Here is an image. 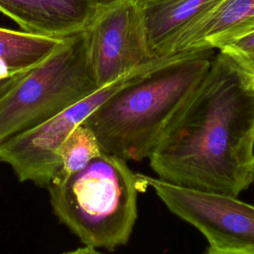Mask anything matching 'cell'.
<instances>
[{
	"label": "cell",
	"mask_w": 254,
	"mask_h": 254,
	"mask_svg": "<svg viewBox=\"0 0 254 254\" xmlns=\"http://www.w3.org/2000/svg\"><path fill=\"white\" fill-rule=\"evenodd\" d=\"M97 10L93 0H0V12L24 32L51 38L83 30Z\"/></svg>",
	"instance_id": "cell-8"
},
{
	"label": "cell",
	"mask_w": 254,
	"mask_h": 254,
	"mask_svg": "<svg viewBox=\"0 0 254 254\" xmlns=\"http://www.w3.org/2000/svg\"><path fill=\"white\" fill-rule=\"evenodd\" d=\"M205 254H253V253L244 252V251H235V250H220V249H214L209 247L208 251Z\"/></svg>",
	"instance_id": "cell-16"
},
{
	"label": "cell",
	"mask_w": 254,
	"mask_h": 254,
	"mask_svg": "<svg viewBox=\"0 0 254 254\" xmlns=\"http://www.w3.org/2000/svg\"><path fill=\"white\" fill-rule=\"evenodd\" d=\"M28 71L19 72V73L13 74L11 76H8V77L0 79V100L25 76V74Z\"/></svg>",
	"instance_id": "cell-14"
},
{
	"label": "cell",
	"mask_w": 254,
	"mask_h": 254,
	"mask_svg": "<svg viewBox=\"0 0 254 254\" xmlns=\"http://www.w3.org/2000/svg\"><path fill=\"white\" fill-rule=\"evenodd\" d=\"M254 30V0H219L175 42L171 55L214 50Z\"/></svg>",
	"instance_id": "cell-9"
},
{
	"label": "cell",
	"mask_w": 254,
	"mask_h": 254,
	"mask_svg": "<svg viewBox=\"0 0 254 254\" xmlns=\"http://www.w3.org/2000/svg\"><path fill=\"white\" fill-rule=\"evenodd\" d=\"M175 57L158 58L142 64L39 125L1 142L0 162L9 165L20 182L48 187L61 167L60 150L68 135L121 87Z\"/></svg>",
	"instance_id": "cell-5"
},
{
	"label": "cell",
	"mask_w": 254,
	"mask_h": 254,
	"mask_svg": "<svg viewBox=\"0 0 254 254\" xmlns=\"http://www.w3.org/2000/svg\"><path fill=\"white\" fill-rule=\"evenodd\" d=\"M171 212L197 228L211 248L254 254V205L236 196L185 188L137 174Z\"/></svg>",
	"instance_id": "cell-6"
},
{
	"label": "cell",
	"mask_w": 254,
	"mask_h": 254,
	"mask_svg": "<svg viewBox=\"0 0 254 254\" xmlns=\"http://www.w3.org/2000/svg\"><path fill=\"white\" fill-rule=\"evenodd\" d=\"M98 88L83 29L67 36L0 100V143L39 125Z\"/></svg>",
	"instance_id": "cell-4"
},
{
	"label": "cell",
	"mask_w": 254,
	"mask_h": 254,
	"mask_svg": "<svg viewBox=\"0 0 254 254\" xmlns=\"http://www.w3.org/2000/svg\"><path fill=\"white\" fill-rule=\"evenodd\" d=\"M213 50L178 54L121 87L82 122L103 153L149 158L165 130L210 68Z\"/></svg>",
	"instance_id": "cell-2"
},
{
	"label": "cell",
	"mask_w": 254,
	"mask_h": 254,
	"mask_svg": "<svg viewBox=\"0 0 254 254\" xmlns=\"http://www.w3.org/2000/svg\"><path fill=\"white\" fill-rule=\"evenodd\" d=\"M94 134L83 124L77 126L65 139L60 150L61 167L51 182H60L80 171L102 154Z\"/></svg>",
	"instance_id": "cell-12"
},
{
	"label": "cell",
	"mask_w": 254,
	"mask_h": 254,
	"mask_svg": "<svg viewBox=\"0 0 254 254\" xmlns=\"http://www.w3.org/2000/svg\"><path fill=\"white\" fill-rule=\"evenodd\" d=\"M253 158H254V144H253Z\"/></svg>",
	"instance_id": "cell-19"
},
{
	"label": "cell",
	"mask_w": 254,
	"mask_h": 254,
	"mask_svg": "<svg viewBox=\"0 0 254 254\" xmlns=\"http://www.w3.org/2000/svg\"><path fill=\"white\" fill-rule=\"evenodd\" d=\"M141 1H143L145 3V2H148V1H151V0H141Z\"/></svg>",
	"instance_id": "cell-18"
},
{
	"label": "cell",
	"mask_w": 254,
	"mask_h": 254,
	"mask_svg": "<svg viewBox=\"0 0 254 254\" xmlns=\"http://www.w3.org/2000/svg\"><path fill=\"white\" fill-rule=\"evenodd\" d=\"M65 38H51L0 28V79L39 65Z\"/></svg>",
	"instance_id": "cell-11"
},
{
	"label": "cell",
	"mask_w": 254,
	"mask_h": 254,
	"mask_svg": "<svg viewBox=\"0 0 254 254\" xmlns=\"http://www.w3.org/2000/svg\"><path fill=\"white\" fill-rule=\"evenodd\" d=\"M143 6L141 0L100 6L84 28L87 56L99 88L155 60L148 45Z\"/></svg>",
	"instance_id": "cell-7"
},
{
	"label": "cell",
	"mask_w": 254,
	"mask_h": 254,
	"mask_svg": "<svg viewBox=\"0 0 254 254\" xmlns=\"http://www.w3.org/2000/svg\"><path fill=\"white\" fill-rule=\"evenodd\" d=\"M63 254H103V253L99 252L98 250H96V248L84 245L83 247H79V248H76L74 250L66 251V252H64Z\"/></svg>",
	"instance_id": "cell-15"
},
{
	"label": "cell",
	"mask_w": 254,
	"mask_h": 254,
	"mask_svg": "<svg viewBox=\"0 0 254 254\" xmlns=\"http://www.w3.org/2000/svg\"><path fill=\"white\" fill-rule=\"evenodd\" d=\"M219 0L143 2L147 40L153 58L169 57L178 38Z\"/></svg>",
	"instance_id": "cell-10"
},
{
	"label": "cell",
	"mask_w": 254,
	"mask_h": 254,
	"mask_svg": "<svg viewBox=\"0 0 254 254\" xmlns=\"http://www.w3.org/2000/svg\"><path fill=\"white\" fill-rule=\"evenodd\" d=\"M218 51L254 83V30L222 45Z\"/></svg>",
	"instance_id": "cell-13"
},
{
	"label": "cell",
	"mask_w": 254,
	"mask_h": 254,
	"mask_svg": "<svg viewBox=\"0 0 254 254\" xmlns=\"http://www.w3.org/2000/svg\"><path fill=\"white\" fill-rule=\"evenodd\" d=\"M254 83L220 53L149 156L159 179L236 196L254 181Z\"/></svg>",
	"instance_id": "cell-1"
},
{
	"label": "cell",
	"mask_w": 254,
	"mask_h": 254,
	"mask_svg": "<svg viewBox=\"0 0 254 254\" xmlns=\"http://www.w3.org/2000/svg\"><path fill=\"white\" fill-rule=\"evenodd\" d=\"M93 1L96 3V5L98 7H100V6H105V5H108L110 3H113L117 0H93Z\"/></svg>",
	"instance_id": "cell-17"
},
{
	"label": "cell",
	"mask_w": 254,
	"mask_h": 254,
	"mask_svg": "<svg viewBox=\"0 0 254 254\" xmlns=\"http://www.w3.org/2000/svg\"><path fill=\"white\" fill-rule=\"evenodd\" d=\"M140 187L126 161L102 153L47 188L54 213L83 245L112 251L131 236Z\"/></svg>",
	"instance_id": "cell-3"
}]
</instances>
